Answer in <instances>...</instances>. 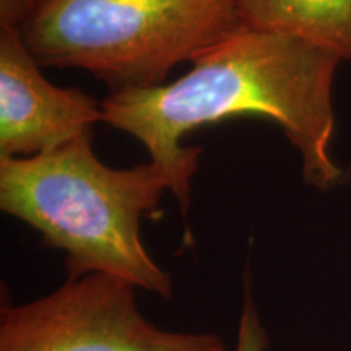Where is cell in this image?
Returning a JSON list of instances; mask_svg holds the SVG:
<instances>
[{"label": "cell", "mask_w": 351, "mask_h": 351, "mask_svg": "<svg viewBox=\"0 0 351 351\" xmlns=\"http://www.w3.org/2000/svg\"><path fill=\"white\" fill-rule=\"evenodd\" d=\"M134 285L104 274L2 306L0 351H226L213 333L171 332L138 309Z\"/></svg>", "instance_id": "obj_4"}, {"label": "cell", "mask_w": 351, "mask_h": 351, "mask_svg": "<svg viewBox=\"0 0 351 351\" xmlns=\"http://www.w3.org/2000/svg\"><path fill=\"white\" fill-rule=\"evenodd\" d=\"M241 26L234 0H38L20 34L41 67L85 69L121 91L160 86Z\"/></svg>", "instance_id": "obj_3"}, {"label": "cell", "mask_w": 351, "mask_h": 351, "mask_svg": "<svg viewBox=\"0 0 351 351\" xmlns=\"http://www.w3.org/2000/svg\"><path fill=\"white\" fill-rule=\"evenodd\" d=\"M269 345V337L263 330L261 319H258L256 302L245 288L243 307H241V317L236 332V343L232 351H265Z\"/></svg>", "instance_id": "obj_7"}, {"label": "cell", "mask_w": 351, "mask_h": 351, "mask_svg": "<svg viewBox=\"0 0 351 351\" xmlns=\"http://www.w3.org/2000/svg\"><path fill=\"white\" fill-rule=\"evenodd\" d=\"M39 67L19 29H0V158L52 153L103 122L93 96L52 85Z\"/></svg>", "instance_id": "obj_5"}, {"label": "cell", "mask_w": 351, "mask_h": 351, "mask_svg": "<svg viewBox=\"0 0 351 351\" xmlns=\"http://www.w3.org/2000/svg\"><path fill=\"white\" fill-rule=\"evenodd\" d=\"M91 138L46 155L0 158V208L65 254L69 278L104 274L171 298V276L140 236L142 218L169 191L168 179L152 161L109 168L96 158Z\"/></svg>", "instance_id": "obj_2"}, {"label": "cell", "mask_w": 351, "mask_h": 351, "mask_svg": "<svg viewBox=\"0 0 351 351\" xmlns=\"http://www.w3.org/2000/svg\"><path fill=\"white\" fill-rule=\"evenodd\" d=\"M241 23L351 60V0H234Z\"/></svg>", "instance_id": "obj_6"}, {"label": "cell", "mask_w": 351, "mask_h": 351, "mask_svg": "<svg viewBox=\"0 0 351 351\" xmlns=\"http://www.w3.org/2000/svg\"><path fill=\"white\" fill-rule=\"evenodd\" d=\"M38 0H0V29H20L33 15Z\"/></svg>", "instance_id": "obj_8"}, {"label": "cell", "mask_w": 351, "mask_h": 351, "mask_svg": "<svg viewBox=\"0 0 351 351\" xmlns=\"http://www.w3.org/2000/svg\"><path fill=\"white\" fill-rule=\"evenodd\" d=\"M340 59L302 39L241 26L192 60L169 85L112 91L101 101L103 122L143 143L182 212L202 148L181 145L199 127L234 116L274 121L295 145L304 181L330 191L345 181L332 158V88Z\"/></svg>", "instance_id": "obj_1"}]
</instances>
